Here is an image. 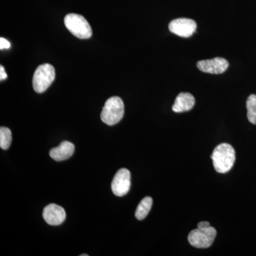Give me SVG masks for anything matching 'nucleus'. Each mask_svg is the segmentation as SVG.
I'll return each instance as SVG.
<instances>
[{"label": "nucleus", "mask_w": 256, "mask_h": 256, "mask_svg": "<svg viewBox=\"0 0 256 256\" xmlns=\"http://www.w3.org/2000/svg\"><path fill=\"white\" fill-rule=\"evenodd\" d=\"M88 254H82V255H80V256H88Z\"/></svg>", "instance_id": "18"}, {"label": "nucleus", "mask_w": 256, "mask_h": 256, "mask_svg": "<svg viewBox=\"0 0 256 256\" xmlns=\"http://www.w3.org/2000/svg\"><path fill=\"white\" fill-rule=\"evenodd\" d=\"M197 67L202 72L212 74H223L228 68V60L216 57L212 60H202L197 62Z\"/></svg>", "instance_id": "8"}, {"label": "nucleus", "mask_w": 256, "mask_h": 256, "mask_svg": "<svg viewBox=\"0 0 256 256\" xmlns=\"http://www.w3.org/2000/svg\"><path fill=\"white\" fill-rule=\"evenodd\" d=\"M64 24L68 31L79 38L86 40L92 36V28L82 15L74 13L67 14L64 18Z\"/></svg>", "instance_id": "3"}, {"label": "nucleus", "mask_w": 256, "mask_h": 256, "mask_svg": "<svg viewBox=\"0 0 256 256\" xmlns=\"http://www.w3.org/2000/svg\"><path fill=\"white\" fill-rule=\"evenodd\" d=\"M217 172L225 174L233 168L236 160V152L233 146L227 143L218 144L210 156Z\"/></svg>", "instance_id": "1"}, {"label": "nucleus", "mask_w": 256, "mask_h": 256, "mask_svg": "<svg viewBox=\"0 0 256 256\" xmlns=\"http://www.w3.org/2000/svg\"><path fill=\"white\" fill-rule=\"evenodd\" d=\"M196 23L194 20L186 18H176L169 24L172 33L184 38L192 36L196 32Z\"/></svg>", "instance_id": "7"}, {"label": "nucleus", "mask_w": 256, "mask_h": 256, "mask_svg": "<svg viewBox=\"0 0 256 256\" xmlns=\"http://www.w3.org/2000/svg\"><path fill=\"white\" fill-rule=\"evenodd\" d=\"M12 137V132L9 128L1 127L0 128V146L2 149L8 150L11 146Z\"/></svg>", "instance_id": "14"}, {"label": "nucleus", "mask_w": 256, "mask_h": 256, "mask_svg": "<svg viewBox=\"0 0 256 256\" xmlns=\"http://www.w3.org/2000/svg\"><path fill=\"white\" fill-rule=\"evenodd\" d=\"M75 146L68 141H64L56 148L50 150V154L55 161L60 162L68 160L73 156Z\"/></svg>", "instance_id": "10"}, {"label": "nucleus", "mask_w": 256, "mask_h": 256, "mask_svg": "<svg viewBox=\"0 0 256 256\" xmlns=\"http://www.w3.org/2000/svg\"><path fill=\"white\" fill-rule=\"evenodd\" d=\"M195 104V98L190 92H181L176 97L172 110L175 112H183L192 110Z\"/></svg>", "instance_id": "11"}, {"label": "nucleus", "mask_w": 256, "mask_h": 256, "mask_svg": "<svg viewBox=\"0 0 256 256\" xmlns=\"http://www.w3.org/2000/svg\"><path fill=\"white\" fill-rule=\"evenodd\" d=\"M10 47V43L6 38H0V48L1 50H4V48H9Z\"/></svg>", "instance_id": "15"}, {"label": "nucleus", "mask_w": 256, "mask_h": 256, "mask_svg": "<svg viewBox=\"0 0 256 256\" xmlns=\"http://www.w3.org/2000/svg\"><path fill=\"white\" fill-rule=\"evenodd\" d=\"M247 117L250 122L256 124V95L252 94L246 101Z\"/></svg>", "instance_id": "13"}, {"label": "nucleus", "mask_w": 256, "mask_h": 256, "mask_svg": "<svg viewBox=\"0 0 256 256\" xmlns=\"http://www.w3.org/2000/svg\"><path fill=\"white\" fill-rule=\"evenodd\" d=\"M43 217L48 225L58 226L65 220L66 214L63 207L50 204L44 210Z\"/></svg>", "instance_id": "9"}, {"label": "nucleus", "mask_w": 256, "mask_h": 256, "mask_svg": "<svg viewBox=\"0 0 256 256\" xmlns=\"http://www.w3.org/2000/svg\"><path fill=\"white\" fill-rule=\"evenodd\" d=\"M152 198L150 196H146L140 202L136 212V217L138 220H143L150 212L152 206Z\"/></svg>", "instance_id": "12"}, {"label": "nucleus", "mask_w": 256, "mask_h": 256, "mask_svg": "<svg viewBox=\"0 0 256 256\" xmlns=\"http://www.w3.org/2000/svg\"><path fill=\"white\" fill-rule=\"evenodd\" d=\"M6 78H8V74L5 72L4 67L1 66H0V79H1V80H2Z\"/></svg>", "instance_id": "16"}, {"label": "nucleus", "mask_w": 256, "mask_h": 256, "mask_svg": "<svg viewBox=\"0 0 256 256\" xmlns=\"http://www.w3.org/2000/svg\"><path fill=\"white\" fill-rule=\"evenodd\" d=\"M124 116V101L120 98L114 96L106 101L100 118L104 124L108 126H114L118 124Z\"/></svg>", "instance_id": "2"}, {"label": "nucleus", "mask_w": 256, "mask_h": 256, "mask_svg": "<svg viewBox=\"0 0 256 256\" xmlns=\"http://www.w3.org/2000/svg\"><path fill=\"white\" fill-rule=\"evenodd\" d=\"M130 172L126 168L119 170L114 175L111 188L116 196H124L127 194L130 188Z\"/></svg>", "instance_id": "6"}, {"label": "nucleus", "mask_w": 256, "mask_h": 256, "mask_svg": "<svg viewBox=\"0 0 256 256\" xmlns=\"http://www.w3.org/2000/svg\"><path fill=\"white\" fill-rule=\"evenodd\" d=\"M216 236L214 227L194 229L188 236V240L192 246L197 248H206L212 245Z\"/></svg>", "instance_id": "5"}, {"label": "nucleus", "mask_w": 256, "mask_h": 256, "mask_svg": "<svg viewBox=\"0 0 256 256\" xmlns=\"http://www.w3.org/2000/svg\"><path fill=\"white\" fill-rule=\"evenodd\" d=\"M210 226V222H201L197 225V228H206Z\"/></svg>", "instance_id": "17"}, {"label": "nucleus", "mask_w": 256, "mask_h": 256, "mask_svg": "<svg viewBox=\"0 0 256 256\" xmlns=\"http://www.w3.org/2000/svg\"><path fill=\"white\" fill-rule=\"evenodd\" d=\"M56 76L55 69L50 64H42L35 70L33 76V88L35 92L42 94L52 85Z\"/></svg>", "instance_id": "4"}]
</instances>
